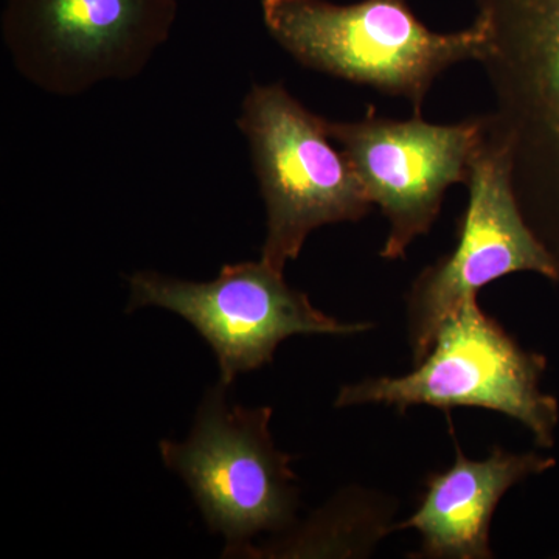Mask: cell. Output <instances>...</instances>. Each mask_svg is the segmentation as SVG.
<instances>
[{"label": "cell", "instance_id": "52a82bcc", "mask_svg": "<svg viewBox=\"0 0 559 559\" xmlns=\"http://www.w3.org/2000/svg\"><path fill=\"white\" fill-rule=\"evenodd\" d=\"M145 307L164 308L191 323L215 353L226 385L271 364L278 345L296 334L345 336L371 329L318 310L307 294L288 285L283 271L261 259L226 264L204 283L135 272L128 311Z\"/></svg>", "mask_w": 559, "mask_h": 559}, {"label": "cell", "instance_id": "3957f363", "mask_svg": "<svg viewBox=\"0 0 559 559\" xmlns=\"http://www.w3.org/2000/svg\"><path fill=\"white\" fill-rule=\"evenodd\" d=\"M546 370V356L522 347L473 297L444 320L417 369L344 385L334 406L382 404L400 414L414 406L499 412L521 423L536 447L550 450L557 441L559 403L540 389Z\"/></svg>", "mask_w": 559, "mask_h": 559}, {"label": "cell", "instance_id": "30bf717a", "mask_svg": "<svg viewBox=\"0 0 559 559\" xmlns=\"http://www.w3.org/2000/svg\"><path fill=\"white\" fill-rule=\"evenodd\" d=\"M557 460L538 452H511L495 447L484 460L457 455L450 468L432 473L417 511L395 530H415L421 547L415 558L491 559L489 528L500 499L511 488L540 476Z\"/></svg>", "mask_w": 559, "mask_h": 559}, {"label": "cell", "instance_id": "ba28073f", "mask_svg": "<svg viewBox=\"0 0 559 559\" xmlns=\"http://www.w3.org/2000/svg\"><path fill=\"white\" fill-rule=\"evenodd\" d=\"M466 187L469 201L459 221L457 248L423 270L406 296L407 341L415 364L428 355L444 320L489 283L516 272L559 282L557 264L514 197L509 153L489 131Z\"/></svg>", "mask_w": 559, "mask_h": 559}, {"label": "cell", "instance_id": "9c48e42d", "mask_svg": "<svg viewBox=\"0 0 559 559\" xmlns=\"http://www.w3.org/2000/svg\"><path fill=\"white\" fill-rule=\"evenodd\" d=\"M326 131L389 221L380 255L400 260L412 242L432 229L448 189L466 186L487 138L488 117L436 124L421 116L385 119L369 108L360 120H326Z\"/></svg>", "mask_w": 559, "mask_h": 559}, {"label": "cell", "instance_id": "277c9868", "mask_svg": "<svg viewBox=\"0 0 559 559\" xmlns=\"http://www.w3.org/2000/svg\"><path fill=\"white\" fill-rule=\"evenodd\" d=\"M237 124L248 139L266 209L261 260L283 271L312 231L369 215L373 202L344 151L331 145L326 119L305 108L285 84H253Z\"/></svg>", "mask_w": 559, "mask_h": 559}, {"label": "cell", "instance_id": "8992f818", "mask_svg": "<svg viewBox=\"0 0 559 559\" xmlns=\"http://www.w3.org/2000/svg\"><path fill=\"white\" fill-rule=\"evenodd\" d=\"M176 17L178 0H5L2 36L22 79L75 97L139 76Z\"/></svg>", "mask_w": 559, "mask_h": 559}, {"label": "cell", "instance_id": "5b68a950", "mask_svg": "<svg viewBox=\"0 0 559 559\" xmlns=\"http://www.w3.org/2000/svg\"><path fill=\"white\" fill-rule=\"evenodd\" d=\"M230 385L207 390L186 441L162 440L165 466L182 477L226 557L250 554L261 533L293 528L299 509L293 455L272 440L267 406L230 403Z\"/></svg>", "mask_w": 559, "mask_h": 559}, {"label": "cell", "instance_id": "7a4b0ae2", "mask_svg": "<svg viewBox=\"0 0 559 559\" xmlns=\"http://www.w3.org/2000/svg\"><path fill=\"white\" fill-rule=\"evenodd\" d=\"M473 3L489 27L488 131L506 146L522 215L559 271V0Z\"/></svg>", "mask_w": 559, "mask_h": 559}, {"label": "cell", "instance_id": "6da1fadb", "mask_svg": "<svg viewBox=\"0 0 559 559\" xmlns=\"http://www.w3.org/2000/svg\"><path fill=\"white\" fill-rule=\"evenodd\" d=\"M272 39L304 68L406 98L414 116L433 81L463 61H481L489 47L487 22L437 33L407 0H261Z\"/></svg>", "mask_w": 559, "mask_h": 559}]
</instances>
